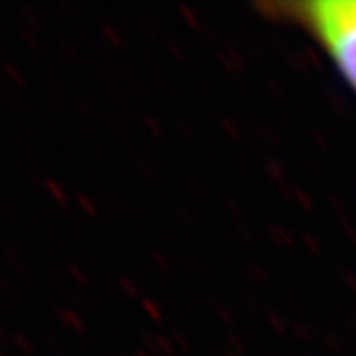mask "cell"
<instances>
[{"mask_svg":"<svg viewBox=\"0 0 356 356\" xmlns=\"http://www.w3.org/2000/svg\"><path fill=\"white\" fill-rule=\"evenodd\" d=\"M256 11L307 37L356 95V0H270Z\"/></svg>","mask_w":356,"mask_h":356,"instance_id":"obj_1","label":"cell"}]
</instances>
